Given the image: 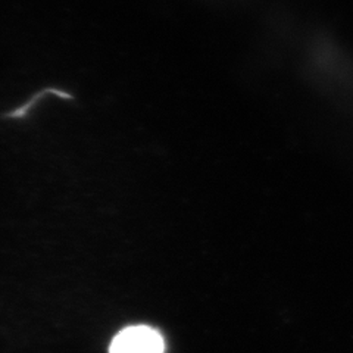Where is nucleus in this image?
Listing matches in <instances>:
<instances>
[{"mask_svg":"<svg viewBox=\"0 0 353 353\" xmlns=\"http://www.w3.org/2000/svg\"><path fill=\"white\" fill-rule=\"evenodd\" d=\"M109 353H165V340L152 327L131 325L114 337Z\"/></svg>","mask_w":353,"mask_h":353,"instance_id":"1","label":"nucleus"}]
</instances>
